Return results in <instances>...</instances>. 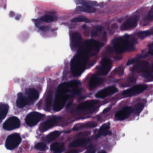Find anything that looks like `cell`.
Masks as SVG:
<instances>
[{
    "label": "cell",
    "instance_id": "obj_1",
    "mask_svg": "<svg viewBox=\"0 0 153 153\" xmlns=\"http://www.w3.org/2000/svg\"><path fill=\"white\" fill-rule=\"evenodd\" d=\"M89 57V54L87 53L80 51L73 57L71 63V68L74 75H80L84 72Z\"/></svg>",
    "mask_w": 153,
    "mask_h": 153
},
{
    "label": "cell",
    "instance_id": "obj_2",
    "mask_svg": "<svg viewBox=\"0 0 153 153\" xmlns=\"http://www.w3.org/2000/svg\"><path fill=\"white\" fill-rule=\"evenodd\" d=\"M114 45L115 51L118 54L124 53L133 48V43L126 37L117 39L114 42Z\"/></svg>",
    "mask_w": 153,
    "mask_h": 153
},
{
    "label": "cell",
    "instance_id": "obj_3",
    "mask_svg": "<svg viewBox=\"0 0 153 153\" xmlns=\"http://www.w3.org/2000/svg\"><path fill=\"white\" fill-rule=\"evenodd\" d=\"M102 44L93 39L86 41L80 51H85L90 55H95L102 46Z\"/></svg>",
    "mask_w": 153,
    "mask_h": 153
},
{
    "label": "cell",
    "instance_id": "obj_4",
    "mask_svg": "<svg viewBox=\"0 0 153 153\" xmlns=\"http://www.w3.org/2000/svg\"><path fill=\"white\" fill-rule=\"evenodd\" d=\"M70 96L67 94L57 92L54 104V110L56 111H61L68 99Z\"/></svg>",
    "mask_w": 153,
    "mask_h": 153
},
{
    "label": "cell",
    "instance_id": "obj_5",
    "mask_svg": "<svg viewBox=\"0 0 153 153\" xmlns=\"http://www.w3.org/2000/svg\"><path fill=\"white\" fill-rule=\"evenodd\" d=\"M20 136L18 133H13L7 137L6 142V147L7 149L12 150L17 147L21 142Z\"/></svg>",
    "mask_w": 153,
    "mask_h": 153
},
{
    "label": "cell",
    "instance_id": "obj_6",
    "mask_svg": "<svg viewBox=\"0 0 153 153\" xmlns=\"http://www.w3.org/2000/svg\"><path fill=\"white\" fill-rule=\"evenodd\" d=\"M80 84V81L75 80H72L66 83H62L58 86L57 92L67 94L69 92L71 89H76Z\"/></svg>",
    "mask_w": 153,
    "mask_h": 153
},
{
    "label": "cell",
    "instance_id": "obj_7",
    "mask_svg": "<svg viewBox=\"0 0 153 153\" xmlns=\"http://www.w3.org/2000/svg\"><path fill=\"white\" fill-rule=\"evenodd\" d=\"M44 117V115L40 113L32 112L30 113V114L27 116L25 118V121L28 126L32 127L37 125L38 123Z\"/></svg>",
    "mask_w": 153,
    "mask_h": 153
},
{
    "label": "cell",
    "instance_id": "obj_8",
    "mask_svg": "<svg viewBox=\"0 0 153 153\" xmlns=\"http://www.w3.org/2000/svg\"><path fill=\"white\" fill-rule=\"evenodd\" d=\"M147 89V86L145 85H137L128 90L124 91L123 92V95L125 97L133 96L141 94Z\"/></svg>",
    "mask_w": 153,
    "mask_h": 153
},
{
    "label": "cell",
    "instance_id": "obj_9",
    "mask_svg": "<svg viewBox=\"0 0 153 153\" xmlns=\"http://www.w3.org/2000/svg\"><path fill=\"white\" fill-rule=\"evenodd\" d=\"M111 68V62L109 59H104L102 60L100 65L97 66V71L100 75H106Z\"/></svg>",
    "mask_w": 153,
    "mask_h": 153
},
{
    "label": "cell",
    "instance_id": "obj_10",
    "mask_svg": "<svg viewBox=\"0 0 153 153\" xmlns=\"http://www.w3.org/2000/svg\"><path fill=\"white\" fill-rule=\"evenodd\" d=\"M20 125L19 119L16 117H12L9 118L3 124V127L5 130H14L18 128Z\"/></svg>",
    "mask_w": 153,
    "mask_h": 153
},
{
    "label": "cell",
    "instance_id": "obj_11",
    "mask_svg": "<svg viewBox=\"0 0 153 153\" xmlns=\"http://www.w3.org/2000/svg\"><path fill=\"white\" fill-rule=\"evenodd\" d=\"M61 117L54 116L42 123L39 127L40 131L44 132L56 125L61 119Z\"/></svg>",
    "mask_w": 153,
    "mask_h": 153
},
{
    "label": "cell",
    "instance_id": "obj_12",
    "mask_svg": "<svg viewBox=\"0 0 153 153\" xmlns=\"http://www.w3.org/2000/svg\"><path fill=\"white\" fill-rule=\"evenodd\" d=\"M138 21V17L137 16H133L125 22L122 26V29L123 30H128L135 28L137 25Z\"/></svg>",
    "mask_w": 153,
    "mask_h": 153
},
{
    "label": "cell",
    "instance_id": "obj_13",
    "mask_svg": "<svg viewBox=\"0 0 153 153\" xmlns=\"http://www.w3.org/2000/svg\"><path fill=\"white\" fill-rule=\"evenodd\" d=\"M117 91L118 89L116 87L110 86L98 92L95 96L97 98H105L113 94Z\"/></svg>",
    "mask_w": 153,
    "mask_h": 153
},
{
    "label": "cell",
    "instance_id": "obj_14",
    "mask_svg": "<svg viewBox=\"0 0 153 153\" xmlns=\"http://www.w3.org/2000/svg\"><path fill=\"white\" fill-rule=\"evenodd\" d=\"M133 108L130 106L126 107L118 111L116 115V117L119 121H123L128 118L133 112Z\"/></svg>",
    "mask_w": 153,
    "mask_h": 153
},
{
    "label": "cell",
    "instance_id": "obj_15",
    "mask_svg": "<svg viewBox=\"0 0 153 153\" xmlns=\"http://www.w3.org/2000/svg\"><path fill=\"white\" fill-rule=\"evenodd\" d=\"M149 68V65L148 62L145 61L138 62L133 68V71L138 72H147Z\"/></svg>",
    "mask_w": 153,
    "mask_h": 153
},
{
    "label": "cell",
    "instance_id": "obj_16",
    "mask_svg": "<svg viewBox=\"0 0 153 153\" xmlns=\"http://www.w3.org/2000/svg\"><path fill=\"white\" fill-rule=\"evenodd\" d=\"M28 104V101L22 92H19L18 94V98L17 100L16 104L18 107L19 108H23Z\"/></svg>",
    "mask_w": 153,
    "mask_h": 153
},
{
    "label": "cell",
    "instance_id": "obj_17",
    "mask_svg": "<svg viewBox=\"0 0 153 153\" xmlns=\"http://www.w3.org/2000/svg\"><path fill=\"white\" fill-rule=\"evenodd\" d=\"M82 37L78 33H75L72 35L71 39V45L73 48L76 49L78 47L82 41Z\"/></svg>",
    "mask_w": 153,
    "mask_h": 153
},
{
    "label": "cell",
    "instance_id": "obj_18",
    "mask_svg": "<svg viewBox=\"0 0 153 153\" xmlns=\"http://www.w3.org/2000/svg\"><path fill=\"white\" fill-rule=\"evenodd\" d=\"M26 94L30 100L34 101L38 98L39 94L37 91L34 89H27L25 90Z\"/></svg>",
    "mask_w": 153,
    "mask_h": 153
},
{
    "label": "cell",
    "instance_id": "obj_19",
    "mask_svg": "<svg viewBox=\"0 0 153 153\" xmlns=\"http://www.w3.org/2000/svg\"><path fill=\"white\" fill-rule=\"evenodd\" d=\"M103 81V79L100 77L97 76H94L92 77L89 83V87L91 90L94 89L97 86L100 85Z\"/></svg>",
    "mask_w": 153,
    "mask_h": 153
},
{
    "label": "cell",
    "instance_id": "obj_20",
    "mask_svg": "<svg viewBox=\"0 0 153 153\" xmlns=\"http://www.w3.org/2000/svg\"><path fill=\"white\" fill-rule=\"evenodd\" d=\"M98 102V101L97 100H90L84 102L78 105L77 109L78 110L87 109V108H90L92 106L96 105Z\"/></svg>",
    "mask_w": 153,
    "mask_h": 153
},
{
    "label": "cell",
    "instance_id": "obj_21",
    "mask_svg": "<svg viewBox=\"0 0 153 153\" xmlns=\"http://www.w3.org/2000/svg\"><path fill=\"white\" fill-rule=\"evenodd\" d=\"M110 126L109 124H103L99 129V132L97 136V138L102 136H106V135L111 134V132L108 131L110 129Z\"/></svg>",
    "mask_w": 153,
    "mask_h": 153
},
{
    "label": "cell",
    "instance_id": "obj_22",
    "mask_svg": "<svg viewBox=\"0 0 153 153\" xmlns=\"http://www.w3.org/2000/svg\"><path fill=\"white\" fill-rule=\"evenodd\" d=\"M9 110V106L5 103H1L0 105V121L2 122L7 115Z\"/></svg>",
    "mask_w": 153,
    "mask_h": 153
},
{
    "label": "cell",
    "instance_id": "obj_23",
    "mask_svg": "<svg viewBox=\"0 0 153 153\" xmlns=\"http://www.w3.org/2000/svg\"><path fill=\"white\" fill-rule=\"evenodd\" d=\"M50 149L54 152L61 153L64 150V145L62 143L55 142L51 145Z\"/></svg>",
    "mask_w": 153,
    "mask_h": 153
},
{
    "label": "cell",
    "instance_id": "obj_24",
    "mask_svg": "<svg viewBox=\"0 0 153 153\" xmlns=\"http://www.w3.org/2000/svg\"><path fill=\"white\" fill-rule=\"evenodd\" d=\"M52 100H53V92L52 91H49L47 95L46 102H45V111H49L51 108L52 105Z\"/></svg>",
    "mask_w": 153,
    "mask_h": 153
},
{
    "label": "cell",
    "instance_id": "obj_25",
    "mask_svg": "<svg viewBox=\"0 0 153 153\" xmlns=\"http://www.w3.org/2000/svg\"><path fill=\"white\" fill-rule=\"evenodd\" d=\"M77 9L81 11L87 13H93L96 11V9L92 6H82L77 7Z\"/></svg>",
    "mask_w": 153,
    "mask_h": 153
},
{
    "label": "cell",
    "instance_id": "obj_26",
    "mask_svg": "<svg viewBox=\"0 0 153 153\" xmlns=\"http://www.w3.org/2000/svg\"><path fill=\"white\" fill-rule=\"evenodd\" d=\"M61 134V133L58 131H54L46 136V141L48 143L50 142L57 138Z\"/></svg>",
    "mask_w": 153,
    "mask_h": 153
},
{
    "label": "cell",
    "instance_id": "obj_27",
    "mask_svg": "<svg viewBox=\"0 0 153 153\" xmlns=\"http://www.w3.org/2000/svg\"><path fill=\"white\" fill-rule=\"evenodd\" d=\"M87 140L86 139H78L73 141L70 144V147H76L78 146H81L85 145L87 143Z\"/></svg>",
    "mask_w": 153,
    "mask_h": 153
},
{
    "label": "cell",
    "instance_id": "obj_28",
    "mask_svg": "<svg viewBox=\"0 0 153 153\" xmlns=\"http://www.w3.org/2000/svg\"><path fill=\"white\" fill-rule=\"evenodd\" d=\"M41 20L43 21L46 23H51L52 22L57 20V17L55 16H50V15H45L41 18Z\"/></svg>",
    "mask_w": 153,
    "mask_h": 153
},
{
    "label": "cell",
    "instance_id": "obj_29",
    "mask_svg": "<svg viewBox=\"0 0 153 153\" xmlns=\"http://www.w3.org/2000/svg\"><path fill=\"white\" fill-rule=\"evenodd\" d=\"M71 21L73 23L80 22H85L86 23H90V21L85 16H80L75 18L72 19Z\"/></svg>",
    "mask_w": 153,
    "mask_h": 153
},
{
    "label": "cell",
    "instance_id": "obj_30",
    "mask_svg": "<svg viewBox=\"0 0 153 153\" xmlns=\"http://www.w3.org/2000/svg\"><path fill=\"white\" fill-rule=\"evenodd\" d=\"M35 148L37 150H41V151H45L47 149V146L44 143L39 142L35 145Z\"/></svg>",
    "mask_w": 153,
    "mask_h": 153
},
{
    "label": "cell",
    "instance_id": "obj_31",
    "mask_svg": "<svg viewBox=\"0 0 153 153\" xmlns=\"http://www.w3.org/2000/svg\"><path fill=\"white\" fill-rule=\"evenodd\" d=\"M144 107V105L142 103H138L135 106V113L136 115H139L140 113L142 112Z\"/></svg>",
    "mask_w": 153,
    "mask_h": 153
},
{
    "label": "cell",
    "instance_id": "obj_32",
    "mask_svg": "<svg viewBox=\"0 0 153 153\" xmlns=\"http://www.w3.org/2000/svg\"><path fill=\"white\" fill-rule=\"evenodd\" d=\"M152 34V32L150 31H146L140 32L139 33L138 35L140 38L144 39L148 37V36H150Z\"/></svg>",
    "mask_w": 153,
    "mask_h": 153
},
{
    "label": "cell",
    "instance_id": "obj_33",
    "mask_svg": "<svg viewBox=\"0 0 153 153\" xmlns=\"http://www.w3.org/2000/svg\"><path fill=\"white\" fill-rule=\"evenodd\" d=\"M75 2L78 4H80L82 6H92V2L88 1L86 0H75Z\"/></svg>",
    "mask_w": 153,
    "mask_h": 153
},
{
    "label": "cell",
    "instance_id": "obj_34",
    "mask_svg": "<svg viewBox=\"0 0 153 153\" xmlns=\"http://www.w3.org/2000/svg\"><path fill=\"white\" fill-rule=\"evenodd\" d=\"M147 19L150 21H153V6H152V8H151L149 12Z\"/></svg>",
    "mask_w": 153,
    "mask_h": 153
},
{
    "label": "cell",
    "instance_id": "obj_35",
    "mask_svg": "<svg viewBox=\"0 0 153 153\" xmlns=\"http://www.w3.org/2000/svg\"><path fill=\"white\" fill-rule=\"evenodd\" d=\"M149 53L151 55H153V43L149 44Z\"/></svg>",
    "mask_w": 153,
    "mask_h": 153
},
{
    "label": "cell",
    "instance_id": "obj_36",
    "mask_svg": "<svg viewBox=\"0 0 153 153\" xmlns=\"http://www.w3.org/2000/svg\"><path fill=\"white\" fill-rule=\"evenodd\" d=\"M87 152H94V147L92 145H90V146L88 148V151H87Z\"/></svg>",
    "mask_w": 153,
    "mask_h": 153
},
{
    "label": "cell",
    "instance_id": "obj_37",
    "mask_svg": "<svg viewBox=\"0 0 153 153\" xmlns=\"http://www.w3.org/2000/svg\"><path fill=\"white\" fill-rule=\"evenodd\" d=\"M40 30H42V31H47V30H49V28L47 27L46 26H42L40 28H39Z\"/></svg>",
    "mask_w": 153,
    "mask_h": 153
},
{
    "label": "cell",
    "instance_id": "obj_38",
    "mask_svg": "<svg viewBox=\"0 0 153 153\" xmlns=\"http://www.w3.org/2000/svg\"><path fill=\"white\" fill-rule=\"evenodd\" d=\"M97 36V32H92L91 33V36L92 37H96Z\"/></svg>",
    "mask_w": 153,
    "mask_h": 153
},
{
    "label": "cell",
    "instance_id": "obj_39",
    "mask_svg": "<svg viewBox=\"0 0 153 153\" xmlns=\"http://www.w3.org/2000/svg\"><path fill=\"white\" fill-rule=\"evenodd\" d=\"M10 16L11 17H14L15 16V13L13 11H11L10 13Z\"/></svg>",
    "mask_w": 153,
    "mask_h": 153
},
{
    "label": "cell",
    "instance_id": "obj_40",
    "mask_svg": "<svg viewBox=\"0 0 153 153\" xmlns=\"http://www.w3.org/2000/svg\"><path fill=\"white\" fill-rule=\"evenodd\" d=\"M110 109H111V108H110V107H108V108H106V109H105V110L103 111V113H105L109 111H110Z\"/></svg>",
    "mask_w": 153,
    "mask_h": 153
},
{
    "label": "cell",
    "instance_id": "obj_41",
    "mask_svg": "<svg viewBox=\"0 0 153 153\" xmlns=\"http://www.w3.org/2000/svg\"><path fill=\"white\" fill-rule=\"evenodd\" d=\"M21 17V16L20 15H17L16 17V19L17 20H19V19H20Z\"/></svg>",
    "mask_w": 153,
    "mask_h": 153
},
{
    "label": "cell",
    "instance_id": "obj_42",
    "mask_svg": "<svg viewBox=\"0 0 153 153\" xmlns=\"http://www.w3.org/2000/svg\"><path fill=\"white\" fill-rule=\"evenodd\" d=\"M97 30L98 31H101L102 30V27L100 26H98L97 27Z\"/></svg>",
    "mask_w": 153,
    "mask_h": 153
},
{
    "label": "cell",
    "instance_id": "obj_43",
    "mask_svg": "<svg viewBox=\"0 0 153 153\" xmlns=\"http://www.w3.org/2000/svg\"><path fill=\"white\" fill-rule=\"evenodd\" d=\"M82 27H83V28H84V29H85V28H86V27L85 25H84L83 26H82Z\"/></svg>",
    "mask_w": 153,
    "mask_h": 153
},
{
    "label": "cell",
    "instance_id": "obj_44",
    "mask_svg": "<svg viewBox=\"0 0 153 153\" xmlns=\"http://www.w3.org/2000/svg\"><path fill=\"white\" fill-rule=\"evenodd\" d=\"M152 71H153V65H152Z\"/></svg>",
    "mask_w": 153,
    "mask_h": 153
}]
</instances>
